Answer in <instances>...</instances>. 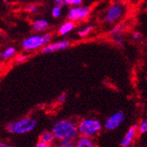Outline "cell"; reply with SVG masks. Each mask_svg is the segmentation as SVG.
<instances>
[{"label":"cell","mask_w":147,"mask_h":147,"mask_svg":"<svg viewBox=\"0 0 147 147\" xmlns=\"http://www.w3.org/2000/svg\"><path fill=\"white\" fill-rule=\"evenodd\" d=\"M54 139H55V136L52 132L46 131V132H44V133H42V135L40 136V141L46 143L47 144H49L51 143H53Z\"/></svg>","instance_id":"13"},{"label":"cell","mask_w":147,"mask_h":147,"mask_svg":"<svg viewBox=\"0 0 147 147\" xmlns=\"http://www.w3.org/2000/svg\"><path fill=\"white\" fill-rule=\"evenodd\" d=\"M123 7L120 5H113L108 9L106 16H105V22L108 24H111L117 21L123 14Z\"/></svg>","instance_id":"7"},{"label":"cell","mask_w":147,"mask_h":147,"mask_svg":"<svg viewBox=\"0 0 147 147\" xmlns=\"http://www.w3.org/2000/svg\"><path fill=\"white\" fill-rule=\"evenodd\" d=\"M74 27H75V25H74L73 21L67 22V23H65L63 25H61V27L59 28V34L60 35H65V34L69 33L74 29Z\"/></svg>","instance_id":"12"},{"label":"cell","mask_w":147,"mask_h":147,"mask_svg":"<svg viewBox=\"0 0 147 147\" xmlns=\"http://www.w3.org/2000/svg\"><path fill=\"white\" fill-rule=\"evenodd\" d=\"M65 1V0H55V3L57 4V5H58L59 7H61V6L64 5Z\"/></svg>","instance_id":"25"},{"label":"cell","mask_w":147,"mask_h":147,"mask_svg":"<svg viewBox=\"0 0 147 147\" xmlns=\"http://www.w3.org/2000/svg\"><path fill=\"white\" fill-rule=\"evenodd\" d=\"M65 2L67 4L73 5H79L82 4L83 0H65Z\"/></svg>","instance_id":"21"},{"label":"cell","mask_w":147,"mask_h":147,"mask_svg":"<svg viewBox=\"0 0 147 147\" xmlns=\"http://www.w3.org/2000/svg\"><path fill=\"white\" fill-rule=\"evenodd\" d=\"M75 145L72 139H64V140H61L60 143V146L62 147H73Z\"/></svg>","instance_id":"18"},{"label":"cell","mask_w":147,"mask_h":147,"mask_svg":"<svg viewBox=\"0 0 147 147\" xmlns=\"http://www.w3.org/2000/svg\"><path fill=\"white\" fill-rule=\"evenodd\" d=\"M26 58H27V56H25V55H20V56H18L16 57V62L17 63H21V62L26 60Z\"/></svg>","instance_id":"22"},{"label":"cell","mask_w":147,"mask_h":147,"mask_svg":"<svg viewBox=\"0 0 147 147\" xmlns=\"http://www.w3.org/2000/svg\"><path fill=\"white\" fill-rule=\"evenodd\" d=\"M36 146H37V147H48V146H49V144H47L46 143H44V142L40 141L38 144H36Z\"/></svg>","instance_id":"24"},{"label":"cell","mask_w":147,"mask_h":147,"mask_svg":"<svg viewBox=\"0 0 147 147\" xmlns=\"http://www.w3.org/2000/svg\"><path fill=\"white\" fill-rule=\"evenodd\" d=\"M69 45L68 41L67 40H63V41H58V42H55L52 44H49V45L44 47L42 49V53H51L54 52V51L57 50H62L67 49Z\"/></svg>","instance_id":"9"},{"label":"cell","mask_w":147,"mask_h":147,"mask_svg":"<svg viewBox=\"0 0 147 147\" xmlns=\"http://www.w3.org/2000/svg\"><path fill=\"white\" fill-rule=\"evenodd\" d=\"M3 1H4L5 3H7V2H8V0H3Z\"/></svg>","instance_id":"29"},{"label":"cell","mask_w":147,"mask_h":147,"mask_svg":"<svg viewBox=\"0 0 147 147\" xmlns=\"http://www.w3.org/2000/svg\"><path fill=\"white\" fill-rule=\"evenodd\" d=\"M14 54H16V49L13 47H9L4 51V53L2 54V57L6 59V58H9V57H13Z\"/></svg>","instance_id":"14"},{"label":"cell","mask_w":147,"mask_h":147,"mask_svg":"<svg viewBox=\"0 0 147 147\" xmlns=\"http://www.w3.org/2000/svg\"><path fill=\"white\" fill-rule=\"evenodd\" d=\"M52 133L55 138L58 140L64 139H75L78 135V129L73 122L69 120H59L53 127Z\"/></svg>","instance_id":"1"},{"label":"cell","mask_w":147,"mask_h":147,"mask_svg":"<svg viewBox=\"0 0 147 147\" xmlns=\"http://www.w3.org/2000/svg\"><path fill=\"white\" fill-rule=\"evenodd\" d=\"M0 34H1V33H0Z\"/></svg>","instance_id":"31"},{"label":"cell","mask_w":147,"mask_h":147,"mask_svg":"<svg viewBox=\"0 0 147 147\" xmlns=\"http://www.w3.org/2000/svg\"><path fill=\"white\" fill-rule=\"evenodd\" d=\"M91 13V7L89 6H81V7H74L69 9L67 17L70 21L82 20L86 18Z\"/></svg>","instance_id":"5"},{"label":"cell","mask_w":147,"mask_h":147,"mask_svg":"<svg viewBox=\"0 0 147 147\" xmlns=\"http://www.w3.org/2000/svg\"><path fill=\"white\" fill-rule=\"evenodd\" d=\"M76 145L78 147H93L94 144H93V142L91 140L89 137L82 136V137L79 138L78 140H77Z\"/></svg>","instance_id":"11"},{"label":"cell","mask_w":147,"mask_h":147,"mask_svg":"<svg viewBox=\"0 0 147 147\" xmlns=\"http://www.w3.org/2000/svg\"><path fill=\"white\" fill-rule=\"evenodd\" d=\"M51 39L50 34H45L42 36L39 35H33L32 37L25 39L23 41V48L25 50H32L35 49H38L41 46H43L44 44L48 43Z\"/></svg>","instance_id":"4"},{"label":"cell","mask_w":147,"mask_h":147,"mask_svg":"<svg viewBox=\"0 0 147 147\" xmlns=\"http://www.w3.org/2000/svg\"><path fill=\"white\" fill-rule=\"evenodd\" d=\"M140 37H141V34L139 33V32H136V33L134 34V39H136V40L140 39Z\"/></svg>","instance_id":"27"},{"label":"cell","mask_w":147,"mask_h":147,"mask_svg":"<svg viewBox=\"0 0 147 147\" xmlns=\"http://www.w3.org/2000/svg\"><path fill=\"white\" fill-rule=\"evenodd\" d=\"M28 10L30 12H37L38 11V8H37L36 6H28Z\"/></svg>","instance_id":"26"},{"label":"cell","mask_w":147,"mask_h":147,"mask_svg":"<svg viewBox=\"0 0 147 147\" xmlns=\"http://www.w3.org/2000/svg\"><path fill=\"white\" fill-rule=\"evenodd\" d=\"M1 57H2V55H1V54H0V60H1Z\"/></svg>","instance_id":"30"},{"label":"cell","mask_w":147,"mask_h":147,"mask_svg":"<svg viewBox=\"0 0 147 147\" xmlns=\"http://www.w3.org/2000/svg\"><path fill=\"white\" fill-rule=\"evenodd\" d=\"M60 14H61V7H59L58 5H56L52 9V16L55 18H57V17H59Z\"/></svg>","instance_id":"19"},{"label":"cell","mask_w":147,"mask_h":147,"mask_svg":"<svg viewBox=\"0 0 147 147\" xmlns=\"http://www.w3.org/2000/svg\"><path fill=\"white\" fill-rule=\"evenodd\" d=\"M0 146H2V147H8L9 144H7L5 143H0Z\"/></svg>","instance_id":"28"},{"label":"cell","mask_w":147,"mask_h":147,"mask_svg":"<svg viewBox=\"0 0 147 147\" xmlns=\"http://www.w3.org/2000/svg\"><path fill=\"white\" fill-rule=\"evenodd\" d=\"M92 29H93L92 26H87V27L84 28L83 30L79 31V32H78V35H79L80 37H85V36H87L88 34H89V33L92 32Z\"/></svg>","instance_id":"16"},{"label":"cell","mask_w":147,"mask_h":147,"mask_svg":"<svg viewBox=\"0 0 147 147\" xmlns=\"http://www.w3.org/2000/svg\"><path fill=\"white\" fill-rule=\"evenodd\" d=\"M36 125V119H32V117H24V119H20L16 122L8 124L6 127V129L10 133L22 135L32 131L35 128Z\"/></svg>","instance_id":"2"},{"label":"cell","mask_w":147,"mask_h":147,"mask_svg":"<svg viewBox=\"0 0 147 147\" xmlns=\"http://www.w3.org/2000/svg\"><path fill=\"white\" fill-rule=\"evenodd\" d=\"M138 130V127L137 126H132L130 127V128L128 129V131L127 132V134L125 135L124 138L122 139V141L120 143V145L123 147H128L132 145V143H133L135 136L137 133Z\"/></svg>","instance_id":"8"},{"label":"cell","mask_w":147,"mask_h":147,"mask_svg":"<svg viewBox=\"0 0 147 147\" xmlns=\"http://www.w3.org/2000/svg\"><path fill=\"white\" fill-rule=\"evenodd\" d=\"M78 133L82 136L92 137L95 136L101 129V124L97 119H87L81 121L77 127Z\"/></svg>","instance_id":"3"},{"label":"cell","mask_w":147,"mask_h":147,"mask_svg":"<svg viewBox=\"0 0 147 147\" xmlns=\"http://www.w3.org/2000/svg\"><path fill=\"white\" fill-rule=\"evenodd\" d=\"M140 134H144L147 132V120H143L138 127L137 130Z\"/></svg>","instance_id":"17"},{"label":"cell","mask_w":147,"mask_h":147,"mask_svg":"<svg viewBox=\"0 0 147 147\" xmlns=\"http://www.w3.org/2000/svg\"><path fill=\"white\" fill-rule=\"evenodd\" d=\"M113 36V40L117 43V44H123V38L121 33H116V34H112Z\"/></svg>","instance_id":"20"},{"label":"cell","mask_w":147,"mask_h":147,"mask_svg":"<svg viewBox=\"0 0 147 147\" xmlns=\"http://www.w3.org/2000/svg\"><path fill=\"white\" fill-rule=\"evenodd\" d=\"M49 26V23L47 20L44 19H39L33 22L32 24V29L35 32H40L42 30H45V29Z\"/></svg>","instance_id":"10"},{"label":"cell","mask_w":147,"mask_h":147,"mask_svg":"<svg viewBox=\"0 0 147 147\" xmlns=\"http://www.w3.org/2000/svg\"><path fill=\"white\" fill-rule=\"evenodd\" d=\"M125 28H126L125 24H119L115 25V26L112 28V30L110 31V33H111V34L121 33V32L125 30Z\"/></svg>","instance_id":"15"},{"label":"cell","mask_w":147,"mask_h":147,"mask_svg":"<svg viewBox=\"0 0 147 147\" xmlns=\"http://www.w3.org/2000/svg\"><path fill=\"white\" fill-rule=\"evenodd\" d=\"M65 99H67V94H65V93H62L60 96L57 98V101L61 103V102H64L65 100Z\"/></svg>","instance_id":"23"},{"label":"cell","mask_w":147,"mask_h":147,"mask_svg":"<svg viewBox=\"0 0 147 147\" xmlns=\"http://www.w3.org/2000/svg\"><path fill=\"white\" fill-rule=\"evenodd\" d=\"M125 120V114L122 111H117L108 117L104 127L107 130H114L119 127Z\"/></svg>","instance_id":"6"}]
</instances>
